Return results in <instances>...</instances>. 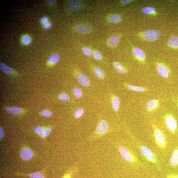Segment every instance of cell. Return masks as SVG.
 I'll use <instances>...</instances> for the list:
<instances>
[{"mask_svg": "<svg viewBox=\"0 0 178 178\" xmlns=\"http://www.w3.org/2000/svg\"><path fill=\"white\" fill-rule=\"evenodd\" d=\"M142 11L145 15H153L157 14L156 10L150 7L144 8L142 10Z\"/></svg>", "mask_w": 178, "mask_h": 178, "instance_id": "18", "label": "cell"}, {"mask_svg": "<svg viewBox=\"0 0 178 178\" xmlns=\"http://www.w3.org/2000/svg\"><path fill=\"white\" fill-rule=\"evenodd\" d=\"M4 136V131H3L2 128L1 127H0V138H2Z\"/></svg>", "mask_w": 178, "mask_h": 178, "instance_id": "37", "label": "cell"}, {"mask_svg": "<svg viewBox=\"0 0 178 178\" xmlns=\"http://www.w3.org/2000/svg\"><path fill=\"white\" fill-rule=\"evenodd\" d=\"M0 68L2 71L7 74H11L13 73V69L2 63L0 64Z\"/></svg>", "mask_w": 178, "mask_h": 178, "instance_id": "21", "label": "cell"}, {"mask_svg": "<svg viewBox=\"0 0 178 178\" xmlns=\"http://www.w3.org/2000/svg\"><path fill=\"white\" fill-rule=\"evenodd\" d=\"M127 88L129 90L138 92H143L147 90L146 89L144 88L135 86L132 85H128Z\"/></svg>", "mask_w": 178, "mask_h": 178, "instance_id": "24", "label": "cell"}, {"mask_svg": "<svg viewBox=\"0 0 178 178\" xmlns=\"http://www.w3.org/2000/svg\"><path fill=\"white\" fill-rule=\"evenodd\" d=\"M51 131L52 130L49 128L46 129L44 132L41 133V136L42 138L47 137L48 136L49 133H50Z\"/></svg>", "mask_w": 178, "mask_h": 178, "instance_id": "32", "label": "cell"}, {"mask_svg": "<svg viewBox=\"0 0 178 178\" xmlns=\"http://www.w3.org/2000/svg\"><path fill=\"white\" fill-rule=\"evenodd\" d=\"M77 79L79 83L83 87H88L90 86V80L85 75L82 73L78 74L77 76Z\"/></svg>", "mask_w": 178, "mask_h": 178, "instance_id": "7", "label": "cell"}, {"mask_svg": "<svg viewBox=\"0 0 178 178\" xmlns=\"http://www.w3.org/2000/svg\"><path fill=\"white\" fill-rule=\"evenodd\" d=\"M110 22L113 23L120 22L121 21V16L117 14H112L109 17Z\"/></svg>", "mask_w": 178, "mask_h": 178, "instance_id": "22", "label": "cell"}, {"mask_svg": "<svg viewBox=\"0 0 178 178\" xmlns=\"http://www.w3.org/2000/svg\"><path fill=\"white\" fill-rule=\"evenodd\" d=\"M51 24L50 23H48L47 24H46L44 26V28L45 29H48L51 27Z\"/></svg>", "mask_w": 178, "mask_h": 178, "instance_id": "38", "label": "cell"}, {"mask_svg": "<svg viewBox=\"0 0 178 178\" xmlns=\"http://www.w3.org/2000/svg\"><path fill=\"white\" fill-rule=\"evenodd\" d=\"M83 4L78 1H70L69 3V8L71 11L77 10L82 7Z\"/></svg>", "mask_w": 178, "mask_h": 178, "instance_id": "12", "label": "cell"}, {"mask_svg": "<svg viewBox=\"0 0 178 178\" xmlns=\"http://www.w3.org/2000/svg\"><path fill=\"white\" fill-rule=\"evenodd\" d=\"M94 71L95 74L98 78L100 79H103L104 78V72L101 68L98 67H95Z\"/></svg>", "mask_w": 178, "mask_h": 178, "instance_id": "19", "label": "cell"}, {"mask_svg": "<svg viewBox=\"0 0 178 178\" xmlns=\"http://www.w3.org/2000/svg\"><path fill=\"white\" fill-rule=\"evenodd\" d=\"M20 156L22 159L28 160L32 157L33 154L31 150L28 149H24L20 152Z\"/></svg>", "mask_w": 178, "mask_h": 178, "instance_id": "13", "label": "cell"}, {"mask_svg": "<svg viewBox=\"0 0 178 178\" xmlns=\"http://www.w3.org/2000/svg\"><path fill=\"white\" fill-rule=\"evenodd\" d=\"M177 105H178V101H177Z\"/></svg>", "mask_w": 178, "mask_h": 178, "instance_id": "42", "label": "cell"}, {"mask_svg": "<svg viewBox=\"0 0 178 178\" xmlns=\"http://www.w3.org/2000/svg\"><path fill=\"white\" fill-rule=\"evenodd\" d=\"M152 126L155 141L157 146L162 150H165L167 146V141L165 136L156 125L153 124Z\"/></svg>", "mask_w": 178, "mask_h": 178, "instance_id": "1", "label": "cell"}, {"mask_svg": "<svg viewBox=\"0 0 178 178\" xmlns=\"http://www.w3.org/2000/svg\"><path fill=\"white\" fill-rule=\"evenodd\" d=\"M34 131L36 133L41 134L42 132L43 129L42 127H38L34 129Z\"/></svg>", "mask_w": 178, "mask_h": 178, "instance_id": "36", "label": "cell"}, {"mask_svg": "<svg viewBox=\"0 0 178 178\" xmlns=\"http://www.w3.org/2000/svg\"><path fill=\"white\" fill-rule=\"evenodd\" d=\"M119 151L121 156L127 162L133 164H137L139 162L137 157L126 148L120 147H119Z\"/></svg>", "mask_w": 178, "mask_h": 178, "instance_id": "3", "label": "cell"}, {"mask_svg": "<svg viewBox=\"0 0 178 178\" xmlns=\"http://www.w3.org/2000/svg\"><path fill=\"white\" fill-rule=\"evenodd\" d=\"M73 92L76 98H80L82 96V93L80 89L78 88H75L73 90Z\"/></svg>", "mask_w": 178, "mask_h": 178, "instance_id": "26", "label": "cell"}, {"mask_svg": "<svg viewBox=\"0 0 178 178\" xmlns=\"http://www.w3.org/2000/svg\"><path fill=\"white\" fill-rule=\"evenodd\" d=\"M42 114L44 116L47 117H50L52 115V113L51 112L46 110L43 111L42 112Z\"/></svg>", "mask_w": 178, "mask_h": 178, "instance_id": "34", "label": "cell"}, {"mask_svg": "<svg viewBox=\"0 0 178 178\" xmlns=\"http://www.w3.org/2000/svg\"><path fill=\"white\" fill-rule=\"evenodd\" d=\"M66 178L65 177H64V178Z\"/></svg>", "mask_w": 178, "mask_h": 178, "instance_id": "43", "label": "cell"}, {"mask_svg": "<svg viewBox=\"0 0 178 178\" xmlns=\"http://www.w3.org/2000/svg\"><path fill=\"white\" fill-rule=\"evenodd\" d=\"M114 67L115 69V70L119 73L123 74L126 72V70L123 67H122L121 65Z\"/></svg>", "mask_w": 178, "mask_h": 178, "instance_id": "31", "label": "cell"}, {"mask_svg": "<svg viewBox=\"0 0 178 178\" xmlns=\"http://www.w3.org/2000/svg\"><path fill=\"white\" fill-rule=\"evenodd\" d=\"M21 41L23 44L28 45L31 43V39L28 36L25 35L22 36L21 39Z\"/></svg>", "mask_w": 178, "mask_h": 178, "instance_id": "25", "label": "cell"}, {"mask_svg": "<svg viewBox=\"0 0 178 178\" xmlns=\"http://www.w3.org/2000/svg\"><path fill=\"white\" fill-rule=\"evenodd\" d=\"M120 36L117 35H116L112 36L109 40L108 43L111 47H115L118 43L120 40Z\"/></svg>", "mask_w": 178, "mask_h": 178, "instance_id": "16", "label": "cell"}, {"mask_svg": "<svg viewBox=\"0 0 178 178\" xmlns=\"http://www.w3.org/2000/svg\"><path fill=\"white\" fill-rule=\"evenodd\" d=\"M133 53L135 57L141 61L143 62L146 59V55L140 48H134L133 49Z\"/></svg>", "mask_w": 178, "mask_h": 178, "instance_id": "10", "label": "cell"}, {"mask_svg": "<svg viewBox=\"0 0 178 178\" xmlns=\"http://www.w3.org/2000/svg\"><path fill=\"white\" fill-rule=\"evenodd\" d=\"M120 103L119 98L117 96L114 97L112 101V105L115 111L117 112L118 111L119 109Z\"/></svg>", "mask_w": 178, "mask_h": 178, "instance_id": "17", "label": "cell"}, {"mask_svg": "<svg viewBox=\"0 0 178 178\" xmlns=\"http://www.w3.org/2000/svg\"><path fill=\"white\" fill-rule=\"evenodd\" d=\"M92 55H93L94 58L97 60H101L102 58L101 53L98 51H94Z\"/></svg>", "mask_w": 178, "mask_h": 178, "instance_id": "27", "label": "cell"}, {"mask_svg": "<svg viewBox=\"0 0 178 178\" xmlns=\"http://www.w3.org/2000/svg\"><path fill=\"white\" fill-rule=\"evenodd\" d=\"M164 120L168 129L173 135L175 134L177 129V124L173 115L171 114H167L165 115Z\"/></svg>", "mask_w": 178, "mask_h": 178, "instance_id": "4", "label": "cell"}, {"mask_svg": "<svg viewBox=\"0 0 178 178\" xmlns=\"http://www.w3.org/2000/svg\"><path fill=\"white\" fill-rule=\"evenodd\" d=\"M56 1L55 0H47V1L49 3H51L54 2Z\"/></svg>", "mask_w": 178, "mask_h": 178, "instance_id": "41", "label": "cell"}, {"mask_svg": "<svg viewBox=\"0 0 178 178\" xmlns=\"http://www.w3.org/2000/svg\"><path fill=\"white\" fill-rule=\"evenodd\" d=\"M28 176L31 178H44L43 176L41 173H36L28 175Z\"/></svg>", "mask_w": 178, "mask_h": 178, "instance_id": "30", "label": "cell"}, {"mask_svg": "<svg viewBox=\"0 0 178 178\" xmlns=\"http://www.w3.org/2000/svg\"><path fill=\"white\" fill-rule=\"evenodd\" d=\"M159 105V102L156 99L151 100L147 102V108L148 111H153Z\"/></svg>", "mask_w": 178, "mask_h": 178, "instance_id": "14", "label": "cell"}, {"mask_svg": "<svg viewBox=\"0 0 178 178\" xmlns=\"http://www.w3.org/2000/svg\"><path fill=\"white\" fill-rule=\"evenodd\" d=\"M84 54L87 57H90L92 55V51L90 49L87 47H84L82 49Z\"/></svg>", "mask_w": 178, "mask_h": 178, "instance_id": "29", "label": "cell"}, {"mask_svg": "<svg viewBox=\"0 0 178 178\" xmlns=\"http://www.w3.org/2000/svg\"><path fill=\"white\" fill-rule=\"evenodd\" d=\"M48 20V18L47 17H45L44 18H43L41 19L40 21L41 23H42V24H43V23H45L47 22Z\"/></svg>", "mask_w": 178, "mask_h": 178, "instance_id": "39", "label": "cell"}, {"mask_svg": "<svg viewBox=\"0 0 178 178\" xmlns=\"http://www.w3.org/2000/svg\"><path fill=\"white\" fill-rule=\"evenodd\" d=\"M75 30L78 34H88L92 32L91 28L87 25H78L75 26Z\"/></svg>", "mask_w": 178, "mask_h": 178, "instance_id": "9", "label": "cell"}, {"mask_svg": "<svg viewBox=\"0 0 178 178\" xmlns=\"http://www.w3.org/2000/svg\"><path fill=\"white\" fill-rule=\"evenodd\" d=\"M170 165L174 167L178 166V146L173 152L169 161Z\"/></svg>", "mask_w": 178, "mask_h": 178, "instance_id": "11", "label": "cell"}, {"mask_svg": "<svg viewBox=\"0 0 178 178\" xmlns=\"http://www.w3.org/2000/svg\"><path fill=\"white\" fill-rule=\"evenodd\" d=\"M161 35V32L159 31L148 30L141 33V35L145 41L152 42L157 40Z\"/></svg>", "mask_w": 178, "mask_h": 178, "instance_id": "5", "label": "cell"}, {"mask_svg": "<svg viewBox=\"0 0 178 178\" xmlns=\"http://www.w3.org/2000/svg\"><path fill=\"white\" fill-rule=\"evenodd\" d=\"M166 178H178V174L176 173H171L167 175Z\"/></svg>", "mask_w": 178, "mask_h": 178, "instance_id": "35", "label": "cell"}, {"mask_svg": "<svg viewBox=\"0 0 178 178\" xmlns=\"http://www.w3.org/2000/svg\"><path fill=\"white\" fill-rule=\"evenodd\" d=\"M108 129V125L107 122L104 120H102L98 124L96 132L98 134H104L106 133Z\"/></svg>", "mask_w": 178, "mask_h": 178, "instance_id": "8", "label": "cell"}, {"mask_svg": "<svg viewBox=\"0 0 178 178\" xmlns=\"http://www.w3.org/2000/svg\"><path fill=\"white\" fill-rule=\"evenodd\" d=\"M59 98L63 101H67L69 99L68 96L65 94H61L59 95Z\"/></svg>", "mask_w": 178, "mask_h": 178, "instance_id": "33", "label": "cell"}, {"mask_svg": "<svg viewBox=\"0 0 178 178\" xmlns=\"http://www.w3.org/2000/svg\"><path fill=\"white\" fill-rule=\"evenodd\" d=\"M168 44L171 48L178 49V37L176 36H171L168 42Z\"/></svg>", "mask_w": 178, "mask_h": 178, "instance_id": "15", "label": "cell"}, {"mask_svg": "<svg viewBox=\"0 0 178 178\" xmlns=\"http://www.w3.org/2000/svg\"><path fill=\"white\" fill-rule=\"evenodd\" d=\"M139 148L141 153L148 161L156 165H159V162L156 155L149 148L144 145L139 146Z\"/></svg>", "mask_w": 178, "mask_h": 178, "instance_id": "2", "label": "cell"}, {"mask_svg": "<svg viewBox=\"0 0 178 178\" xmlns=\"http://www.w3.org/2000/svg\"><path fill=\"white\" fill-rule=\"evenodd\" d=\"M5 110L8 113L12 114H19L22 111L21 108L16 107H7L5 108Z\"/></svg>", "mask_w": 178, "mask_h": 178, "instance_id": "20", "label": "cell"}, {"mask_svg": "<svg viewBox=\"0 0 178 178\" xmlns=\"http://www.w3.org/2000/svg\"><path fill=\"white\" fill-rule=\"evenodd\" d=\"M84 110L82 108H79L76 110L75 113V117L76 118H79L82 116L84 113Z\"/></svg>", "mask_w": 178, "mask_h": 178, "instance_id": "28", "label": "cell"}, {"mask_svg": "<svg viewBox=\"0 0 178 178\" xmlns=\"http://www.w3.org/2000/svg\"><path fill=\"white\" fill-rule=\"evenodd\" d=\"M129 1V0H123V1H121L123 4H126L127 3H129L132 1Z\"/></svg>", "mask_w": 178, "mask_h": 178, "instance_id": "40", "label": "cell"}, {"mask_svg": "<svg viewBox=\"0 0 178 178\" xmlns=\"http://www.w3.org/2000/svg\"><path fill=\"white\" fill-rule=\"evenodd\" d=\"M60 56L58 54H55L49 58L48 61L49 63L55 64L57 63L60 60Z\"/></svg>", "mask_w": 178, "mask_h": 178, "instance_id": "23", "label": "cell"}, {"mask_svg": "<svg viewBox=\"0 0 178 178\" xmlns=\"http://www.w3.org/2000/svg\"><path fill=\"white\" fill-rule=\"evenodd\" d=\"M158 73L164 78H167L170 74V71L166 65L162 64H158L156 66Z\"/></svg>", "mask_w": 178, "mask_h": 178, "instance_id": "6", "label": "cell"}]
</instances>
